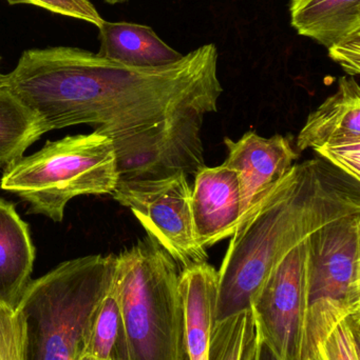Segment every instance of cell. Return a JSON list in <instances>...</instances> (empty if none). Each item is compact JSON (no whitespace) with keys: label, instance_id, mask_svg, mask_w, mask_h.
Returning a JSON list of instances; mask_svg holds the SVG:
<instances>
[{"label":"cell","instance_id":"obj_1","mask_svg":"<svg viewBox=\"0 0 360 360\" xmlns=\"http://www.w3.org/2000/svg\"><path fill=\"white\" fill-rule=\"evenodd\" d=\"M8 78L44 134L87 124L113 139L192 113L200 97L196 70L184 57L135 69L72 46L31 49Z\"/></svg>","mask_w":360,"mask_h":360},{"label":"cell","instance_id":"obj_2","mask_svg":"<svg viewBox=\"0 0 360 360\" xmlns=\"http://www.w3.org/2000/svg\"><path fill=\"white\" fill-rule=\"evenodd\" d=\"M344 181L321 160L294 165L241 218L218 271L216 321L251 310L279 259L323 222L360 205L359 184Z\"/></svg>","mask_w":360,"mask_h":360},{"label":"cell","instance_id":"obj_3","mask_svg":"<svg viewBox=\"0 0 360 360\" xmlns=\"http://www.w3.org/2000/svg\"><path fill=\"white\" fill-rule=\"evenodd\" d=\"M180 273L150 236L116 256L114 285L130 360H190Z\"/></svg>","mask_w":360,"mask_h":360},{"label":"cell","instance_id":"obj_4","mask_svg":"<svg viewBox=\"0 0 360 360\" xmlns=\"http://www.w3.org/2000/svg\"><path fill=\"white\" fill-rule=\"evenodd\" d=\"M116 268V255L86 256L31 281L16 307L25 321L27 360H80Z\"/></svg>","mask_w":360,"mask_h":360},{"label":"cell","instance_id":"obj_5","mask_svg":"<svg viewBox=\"0 0 360 360\" xmlns=\"http://www.w3.org/2000/svg\"><path fill=\"white\" fill-rule=\"evenodd\" d=\"M118 182L111 139L93 132L48 141L4 169L0 188L18 195L35 214L56 222L80 195L112 194Z\"/></svg>","mask_w":360,"mask_h":360},{"label":"cell","instance_id":"obj_6","mask_svg":"<svg viewBox=\"0 0 360 360\" xmlns=\"http://www.w3.org/2000/svg\"><path fill=\"white\" fill-rule=\"evenodd\" d=\"M308 316L360 312V205L306 237Z\"/></svg>","mask_w":360,"mask_h":360},{"label":"cell","instance_id":"obj_7","mask_svg":"<svg viewBox=\"0 0 360 360\" xmlns=\"http://www.w3.org/2000/svg\"><path fill=\"white\" fill-rule=\"evenodd\" d=\"M192 191L183 173L166 179L118 182L112 196L129 207L142 226L181 271L207 262L206 249L197 243L192 216Z\"/></svg>","mask_w":360,"mask_h":360},{"label":"cell","instance_id":"obj_8","mask_svg":"<svg viewBox=\"0 0 360 360\" xmlns=\"http://www.w3.org/2000/svg\"><path fill=\"white\" fill-rule=\"evenodd\" d=\"M306 238L275 264L251 310L261 340L279 360H302L306 342Z\"/></svg>","mask_w":360,"mask_h":360},{"label":"cell","instance_id":"obj_9","mask_svg":"<svg viewBox=\"0 0 360 360\" xmlns=\"http://www.w3.org/2000/svg\"><path fill=\"white\" fill-rule=\"evenodd\" d=\"M204 115L192 114L111 139L118 182L196 175L204 168Z\"/></svg>","mask_w":360,"mask_h":360},{"label":"cell","instance_id":"obj_10","mask_svg":"<svg viewBox=\"0 0 360 360\" xmlns=\"http://www.w3.org/2000/svg\"><path fill=\"white\" fill-rule=\"evenodd\" d=\"M228 150L224 165L238 177L243 216L291 171L298 154L283 135L266 139L247 132L238 141L224 139Z\"/></svg>","mask_w":360,"mask_h":360},{"label":"cell","instance_id":"obj_11","mask_svg":"<svg viewBox=\"0 0 360 360\" xmlns=\"http://www.w3.org/2000/svg\"><path fill=\"white\" fill-rule=\"evenodd\" d=\"M190 207L199 245L206 249L232 237L243 215L236 173L224 164L201 169L194 175Z\"/></svg>","mask_w":360,"mask_h":360},{"label":"cell","instance_id":"obj_12","mask_svg":"<svg viewBox=\"0 0 360 360\" xmlns=\"http://www.w3.org/2000/svg\"><path fill=\"white\" fill-rule=\"evenodd\" d=\"M360 143V86L356 79L340 78L335 94L309 115L297 137L299 151Z\"/></svg>","mask_w":360,"mask_h":360},{"label":"cell","instance_id":"obj_13","mask_svg":"<svg viewBox=\"0 0 360 360\" xmlns=\"http://www.w3.org/2000/svg\"><path fill=\"white\" fill-rule=\"evenodd\" d=\"M99 31L101 46L97 55L126 67H163L177 63L183 57L148 25L125 21L110 22L104 19Z\"/></svg>","mask_w":360,"mask_h":360},{"label":"cell","instance_id":"obj_14","mask_svg":"<svg viewBox=\"0 0 360 360\" xmlns=\"http://www.w3.org/2000/svg\"><path fill=\"white\" fill-rule=\"evenodd\" d=\"M185 309L190 360H209V338L216 323L218 271L209 262L192 264L180 273Z\"/></svg>","mask_w":360,"mask_h":360},{"label":"cell","instance_id":"obj_15","mask_svg":"<svg viewBox=\"0 0 360 360\" xmlns=\"http://www.w3.org/2000/svg\"><path fill=\"white\" fill-rule=\"evenodd\" d=\"M35 250L14 205L0 199V304L16 309L31 283Z\"/></svg>","mask_w":360,"mask_h":360},{"label":"cell","instance_id":"obj_16","mask_svg":"<svg viewBox=\"0 0 360 360\" xmlns=\"http://www.w3.org/2000/svg\"><path fill=\"white\" fill-rule=\"evenodd\" d=\"M292 27L329 50L360 39V0H291Z\"/></svg>","mask_w":360,"mask_h":360},{"label":"cell","instance_id":"obj_17","mask_svg":"<svg viewBox=\"0 0 360 360\" xmlns=\"http://www.w3.org/2000/svg\"><path fill=\"white\" fill-rule=\"evenodd\" d=\"M360 312L311 315L302 360H360Z\"/></svg>","mask_w":360,"mask_h":360},{"label":"cell","instance_id":"obj_18","mask_svg":"<svg viewBox=\"0 0 360 360\" xmlns=\"http://www.w3.org/2000/svg\"><path fill=\"white\" fill-rule=\"evenodd\" d=\"M130 360L116 285L112 283L89 329L80 360Z\"/></svg>","mask_w":360,"mask_h":360},{"label":"cell","instance_id":"obj_19","mask_svg":"<svg viewBox=\"0 0 360 360\" xmlns=\"http://www.w3.org/2000/svg\"><path fill=\"white\" fill-rule=\"evenodd\" d=\"M44 134L36 116L11 92L0 90V168L23 158L25 150Z\"/></svg>","mask_w":360,"mask_h":360},{"label":"cell","instance_id":"obj_20","mask_svg":"<svg viewBox=\"0 0 360 360\" xmlns=\"http://www.w3.org/2000/svg\"><path fill=\"white\" fill-rule=\"evenodd\" d=\"M253 323L252 310L216 321L209 338V360H241Z\"/></svg>","mask_w":360,"mask_h":360},{"label":"cell","instance_id":"obj_21","mask_svg":"<svg viewBox=\"0 0 360 360\" xmlns=\"http://www.w3.org/2000/svg\"><path fill=\"white\" fill-rule=\"evenodd\" d=\"M0 360H27V332L18 309L0 304Z\"/></svg>","mask_w":360,"mask_h":360},{"label":"cell","instance_id":"obj_22","mask_svg":"<svg viewBox=\"0 0 360 360\" xmlns=\"http://www.w3.org/2000/svg\"><path fill=\"white\" fill-rule=\"evenodd\" d=\"M8 4H32L49 12L90 22L99 27L103 17L90 0H6Z\"/></svg>","mask_w":360,"mask_h":360},{"label":"cell","instance_id":"obj_23","mask_svg":"<svg viewBox=\"0 0 360 360\" xmlns=\"http://www.w3.org/2000/svg\"><path fill=\"white\" fill-rule=\"evenodd\" d=\"M317 153L340 169L345 175L359 182L360 143L319 150Z\"/></svg>","mask_w":360,"mask_h":360},{"label":"cell","instance_id":"obj_24","mask_svg":"<svg viewBox=\"0 0 360 360\" xmlns=\"http://www.w3.org/2000/svg\"><path fill=\"white\" fill-rule=\"evenodd\" d=\"M329 56L337 63L349 75L360 73V39L350 40L329 49Z\"/></svg>","mask_w":360,"mask_h":360},{"label":"cell","instance_id":"obj_25","mask_svg":"<svg viewBox=\"0 0 360 360\" xmlns=\"http://www.w3.org/2000/svg\"><path fill=\"white\" fill-rule=\"evenodd\" d=\"M252 360H279L272 350L266 346V342L261 340L257 329H256L255 349H254Z\"/></svg>","mask_w":360,"mask_h":360},{"label":"cell","instance_id":"obj_26","mask_svg":"<svg viewBox=\"0 0 360 360\" xmlns=\"http://www.w3.org/2000/svg\"><path fill=\"white\" fill-rule=\"evenodd\" d=\"M256 329L255 323H253L251 330H249V336H247V344H245L244 351H243L241 360H252L253 357L254 349H255Z\"/></svg>","mask_w":360,"mask_h":360},{"label":"cell","instance_id":"obj_27","mask_svg":"<svg viewBox=\"0 0 360 360\" xmlns=\"http://www.w3.org/2000/svg\"><path fill=\"white\" fill-rule=\"evenodd\" d=\"M0 60H1V57H0ZM8 74H2L1 72H0V90H2V89L4 88H8Z\"/></svg>","mask_w":360,"mask_h":360},{"label":"cell","instance_id":"obj_28","mask_svg":"<svg viewBox=\"0 0 360 360\" xmlns=\"http://www.w3.org/2000/svg\"><path fill=\"white\" fill-rule=\"evenodd\" d=\"M104 1L108 4H124V2L128 1V0H104Z\"/></svg>","mask_w":360,"mask_h":360}]
</instances>
